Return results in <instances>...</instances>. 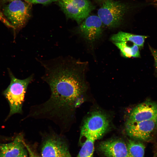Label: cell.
<instances>
[{"label":"cell","instance_id":"11","mask_svg":"<svg viewBox=\"0 0 157 157\" xmlns=\"http://www.w3.org/2000/svg\"><path fill=\"white\" fill-rule=\"evenodd\" d=\"M98 149L106 157H127L126 144L119 139L110 140L101 142Z\"/></svg>","mask_w":157,"mask_h":157},{"label":"cell","instance_id":"3","mask_svg":"<svg viewBox=\"0 0 157 157\" xmlns=\"http://www.w3.org/2000/svg\"><path fill=\"white\" fill-rule=\"evenodd\" d=\"M10 82L3 93L10 107L9 117L16 113L22 112V108L25 95L29 84L33 76H31L24 79L16 78L9 70Z\"/></svg>","mask_w":157,"mask_h":157},{"label":"cell","instance_id":"2","mask_svg":"<svg viewBox=\"0 0 157 157\" xmlns=\"http://www.w3.org/2000/svg\"><path fill=\"white\" fill-rule=\"evenodd\" d=\"M130 9L125 3L114 0H105L99 9L98 16L103 25L109 28H115L123 22Z\"/></svg>","mask_w":157,"mask_h":157},{"label":"cell","instance_id":"13","mask_svg":"<svg viewBox=\"0 0 157 157\" xmlns=\"http://www.w3.org/2000/svg\"><path fill=\"white\" fill-rule=\"evenodd\" d=\"M103 135L101 133H96L86 136L81 143V148L76 157H93L94 142Z\"/></svg>","mask_w":157,"mask_h":157},{"label":"cell","instance_id":"12","mask_svg":"<svg viewBox=\"0 0 157 157\" xmlns=\"http://www.w3.org/2000/svg\"><path fill=\"white\" fill-rule=\"evenodd\" d=\"M23 135L17 136L13 141L0 143V157H16L26 149Z\"/></svg>","mask_w":157,"mask_h":157},{"label":"cell","instance_id":"20","mask_svg":"<svg viewBox=\"0 0 157 157\" xmlns=\"http://www.w3.org/2000/svg\"><path fill=\"white\" fill-rule=\"evenodd\" d=\"M16 157H28V154L26 148L19 155Z\"/></svg>","mask_w":157,"mask_h":157},{"label":"cell","instance_id":"14","mask_svg":"<svg viewBox=\"0 0 157 157\" xmlns=\"http://www.w3.org/2000/svg\"><path fill=\"white\" fill-rule=\"evenodd\" d=\"M147 38L146 36L135 35L120 31L113 35L110 39L113 42L129 41L141 48L143 47L145 40Z\"/></svg>","mask_w":157,"mask_h":157},{"label":"cell","instance_id":"17","mask_svg":"<svg viewBox=\"0 0 157 157\" xmlns=\"http://www.w3.org/2000/svg\"><path fill=\"white\" fill-rule=\"evenodd\" d=\"M31 4H46L59 0H24Z\"/></svg>","mask_w":157,"mask_h":157},{"label":"cell","instance_id":"4","mask_svg":"<svg viewBox=\"0 0 157 157\" xmlns=\"http://www.w3.org/2000/svg\"><path fill=\"white\" fill-rule=\"evenodd\" d=\"M32 4L23 0L9 1L3 9V14L9 26L19 29L25 25L31 17Z\"/></svg>","mask_w":157,"mask_h":157},{"label":"cell","instance_id":"21","mask_svg":"<svg viewBox=\"0 0 157 157\" xmlns=\"http://www.w3.org/2000/svg\"><path fill=\"white\" fill-rule=\"evenodd\" d=\"M152 1L154 4L157 6V0H152Z\"/></svg>","mask_w":157,"mask_h":157},{"label":"cell","instance_id":"7","mask_svg":"<svg viewBox=\"0 0 157 157\" xmlns=\"http://www.w3.org/2000/svg\"><path fill=\"white\" fill-rule=\"evenodd\" d=\"M157 127V118L148 120L132 122L127 120L125 128L131 137L143 141L149 140Z\"/></svg>","mask_w":157,"mask_h":157},{"label":"cell","instance_id":"18","mask_svg":"<svg viewBox=\"0 0 157 157\" xmlns=\"http://www.w3.org/2000/svg\"><path fill=\"white\" fill-rule=\"evenodd\" d=\"M149 47L154 58L155 70L157 73V49L152 48L150 45H149Z\"/></svg>","mask_w":157,"mask_h":157},{"label":"cell","instance_id":"16","mask_svg":"<svg viewBox=\"0 0 157 157\" xmlns=\"http://www.w3.org/2000/svg\"><path fill=\"white\" fill-rule=\"evenodd\" d=\"M114 44L120 50L123 56L126 58H140V56L139 47L133 44L131 47L128 46L127 42H114Z\"/></svg>","mask_w":157,"mask_h":157},{"label":"cell","instance_id":"5","mask_svg":"<svg viewBox=\"0 0 157 157\" xmlns=\"http://www.w3.org/2000/svg\"><path fill=\"white\" fill-rule=\"evenodd\" d=\"M60 7L66 16L80 24L94 9L89 0H59Z\"/></svg>","mask_w":157,"mask_h":157},{"label":"cell","instance_id":"9","mask_svg":"<svg viewBox=\"0 0 157 157\" xmlns=\"http://www.w3.org/2000/svg\"><path fill=\"white\" fill-rule=\"evenodd\" d=\"M80 24L78 32L88 41H94L101 36L103 24L98 15H89Z\"/></svg>","mask_w":157,"mask_h":157},{"label":"cell","instance_id":"6","mask_svg":"<svg viewBox=\"0 0 157 157\" xmlns=\"http://www.w3.org/2000/svg\"><path fill=\"white\" fill-rule=\"evenodd\" d=\"M41 154L42 157H72L65 141L54 135H49L44 140Z\"/></svg>","mask_w":157,"mask_h":157},{"label":"cell","instance_id":"8","mask_svg":"<svg viewBox=\"0 0 157 157\" xmlns=\"http://www.w3.org/2000/svg\"><path fill=\"white\" fill-rule=\"evenodd\" d=\"M109 125V120L105 114L100 112H94L84 121L81 128L80 139L91 133H105Z\"/></svg>","mask_w":157,"mask_h":157},{"label":"cell","instance_id":"10","mask_svg":"<svg viewBox=\"0 0 157 157\" xmlns=\"http://www.w3.org/2000/svg\"><path fill=\"white\" fill-rule=\"evenodd\" d=\"M157 118V103L147 100L137 105L130 113L128 121L139 122Z\"/></svg>","mask_w":157,"mask_h":157},{"label":"cell","instance_id":"19","mask_svg":"<svg viewBox=\"0 0 157 157\" xmlns=\"http://www.w3.org/2000/svg\"><path fill=\"white\" fill-rule=\"evenodd\" d=\"M25 145L28 152V157H40L36 154L25 142Z\"/></svg>","mask_w":157,"mask_h":157},{"label":"cell","instance_id":"15","mask_svg":"<svg viewBox=\"0 0 157 157\" xmlns=\"http://www.w3.org/2000/svg\"><path fill=\"white\" fill-rule=\"evenodd\" d=\"M126 144L127 157H144L145 147L142 143L130 139L128 140Z\"/></svg>","mask_w":157,"mask_h":157},{"label":"cell","instance_id":"1","mask_svg":"<svg viewBox=\"0 0 157 157\" xmlns=\"http://www.w3.org/2000/svg\"><path fill=\"white\" fill-rule=\"evenodd\" d=\"M81 67L79 62L67 60L45 67L43 79L49 86L51 95L36 107L33 116L50 119L63 130H68L82 101L85 85Z\"/></svg>","mask_w":157,"mask_h":157},{"label":"cell","instance_id":"23","mask_svg":"<svg viewBox=\"0 0 157 157\" xmlns=\"http://www.w3.org/2000/svg\"><path fill=\"white\" fill-rule=\"evenodd\" d=\"M100 0V1H101V0Z\"/></svg>","mask_w":157,"mask_h":157},{"label":"cell","instance_id":"22","mask_svg":"<svg viewBox=\"0 0 157 157\" xmlns=\"http://www.w3.org/2000/svg\"><path fill=\"white\" fill-rule=\"evenodd\" d=\"M8 0V1H12L16 0Z\"/></svg>","mask_w":157,"mask_h":157}]
</instances>
